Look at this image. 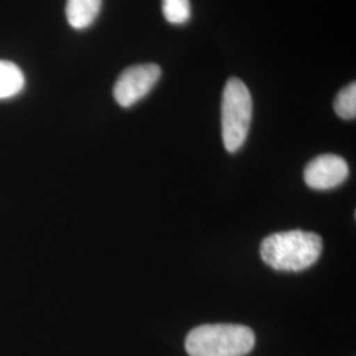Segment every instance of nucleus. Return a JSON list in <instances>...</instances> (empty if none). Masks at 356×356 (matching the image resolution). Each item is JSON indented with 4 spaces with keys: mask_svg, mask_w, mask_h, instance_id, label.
<instances>
[{
    "mask_svg": "<svg viewBox=\"0 0 356 356\" xmlns=\"http://www.w3.org/2000/svg\"><path fill=\"white\" fill-rule=\"evenodd\" d=\"M321 254V236L301 229L272 234L260 245L263 261L281 272H300L307 269L318 260Z\"/></svg>",
    "mask_w": 356,
    "mask_h": 356,
    "instance_id": "obj_1",
    "label": "nucleus"
},
{
    "mask_svg": "<svg viewBox=\"0 0 356 356\" xmlns=\"http://www.w3.org/2000/svg\"><path fill=\"white\" fill-rule=\"evenodd\" d=\"M254 332L234 323L202 325L188 334L185 348L189 356H245L254 350Z\"/></svg>",
    "mask_w": 356,
    "mask_h": 356,
    "instance_id": "obj_2",
    "label": "nucleus"
},
{
    "mask_svg": "<svg viewBox=\"0 0 356 356\" xmlns=\"http://www.w3.org/2000/svg\"><path fill=\"white\" fill-rule=\"evenodd\" d=\"M252 97L239 78H229L222 99V138L227 152H238L245 143L252 120Z\"/></svg>",
    "mask_w": 356,
    "mask_h": 356,
    "instance_id": "obj_3",
    "label": "nucleus"
},
{
    "mask_svg": "<svg viewBox=\"0 0 356 356\" xmlns=\"http://www.w3.org/2000/svg\"><path fill=\"white\" fill-rule=\"evenodd\" d=\"M161 76L156 64L135 65L126 69L114 86V98L119 106L128 108L145 98Z\"/></svg>",
    "mask_w": 356,
    "mask_h": 356,
    "instance_id": "obj_4",
    "label": "nucleus"
},
{
    "mask_svg": "<svg viewBox=\"0 0 356 356\" xmlns=\"http://www.w3.org/2000/svg\"><path fill=\"white\" fill-rule=\"evenodd\" d=\"M350 175V168L343 157L322 154L312 160L305 168L306 185L316 191H330L343 184Z\"/></svg>",
    "mask_w": 356,
    "mask_h": 356,
    "instance_id": "obj_5",
    "label": "nucleus"
},
{
    "mask_svg": "<svg viewBox=\"0 0 356 356\" xmlns=\"http://www.w3.org/2000/svg\"><path fill=\"white\" fill-rule=\"evenodd\" d=\"M102 7V0H67L66 19L74 29L89 28L98 17Z\"/></svg>",
    "mask_w": 356,
    "mask_h": 356,
    "instance_id": "obj_6",
    "label": "nucleus"
},
{
    "mask_svg": "<svg viewBox=\"0 0 356 356\" xmlns=\"http://www.w3.org/2000/svg\"><path fill=\"white\" fill-rule=\"evenodd\" d=\"M26 78L17 65L0 61V99H8L24 89Z\"/></svg>",
    "mask_w": 356,
    "mask_h": 356,
    "instance_id": "obj_7",
    "label": "nucleus"
},
{
    "mask_svg": "<svg viewBox=\"0 0 356 356\" xmlns=\"http://www.w3.org/2000/svg\"><path fill=\"white\" fill-rule=\"evenodd\" d=\"M334 110L344 120H353L356 116V85L351 82L341 90L334 101Z\"/></svg>",
    "mask_w": 356,
    "mask_h": 356,
    "instance_id": "obj_8",
    "label": "nucleus"
},
{
    "mask_svg": "<svg viewBox=\"0 0 356 356\" xmlns=\"http://www.w3.org/2000/svg\"><path fill=\"white\" fill-rule=\"evenodd\" d=\"M163 13L170 24H184L191 16L189 0H163Z\"/></svg>",
    "mask_w": 356,
    "mask_h": 356,
    "instance_id": "obj_9",
    "label": "nucleus"
}]
</instances>
